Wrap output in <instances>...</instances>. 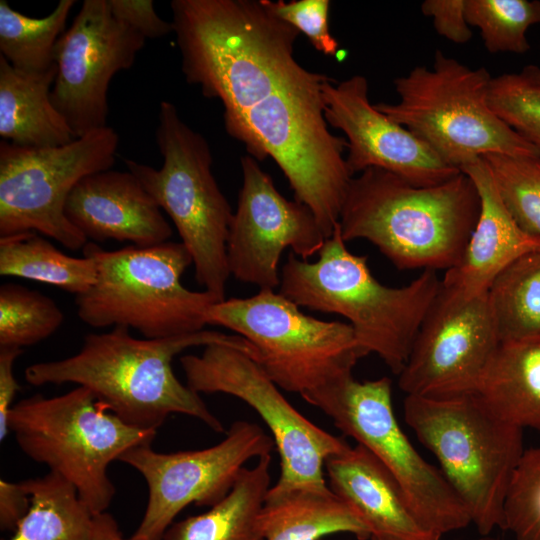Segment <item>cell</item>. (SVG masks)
Returning <instances> with one entry per match:
<instances>
[{
  "label": "cell",
  "instance_id": "1",
  "mask_svg": "<svg viewBox=\"0 0 540 540\" xmlns=\"http://www.w3.org/2000/svg\"><path fill=\"white\" fill-rule=\"evenodd\" d=\"M170 7L186 81L222 102L227 133L256 160L272 158L331 237L354 176L346 140L325 119L323 86L332 78L294 57L300 32L266 0H173Z\"/></svg>",
  "mask_w": 540,
  "mask_h": 540
},
{
  "label": "cell",
  "instance_id": "2",
  "mask_svg": "<svg viewBox=\"0 0 540 540\" xmlns=\"http://www.w3.org/2000/svg\"><path fill=\"white\" fill-rule=\"evenodd\" d=\"M213 343L233 345L253 358L256 348L237 334L201 330L162 339H139L126 327L90 333L79 351L69 357L39 362L25 369V380L34 386L74 383L87 388L124 423L157 431L171 414L194 417L215 432L222 422L208 409L200 394L179 381L172 361L180 352Z\"/></svg>",
  "mask_w": 540,
  "mask_h": 540
},
{
  "label": "cell",
  "instance_id": "3",
  "mask_svg": "<svg viewBox=\"0 0 540 540\" xmlns=\"http://www.w3.org/2000/svg\"><path fill=\"white\" fill-rule=\"evenodd\" d=\"M481 201L463 172L432 186H416L383 169L353 177L339 217L347 242L365 239L399 270H448L462 257Z\"/></svg>",
  "mask_w": 540,
  "mask_h": 540
},
{
  "label": "cell",
  "instance_id": "4",
  "mask_svg": "<svg viewBox=\"0 0 540 540\" xmlns=\"http://www.w3.org/2000/svg\"><path fill=\"white\" fill-rule=\"evenodd\" d=\"M440 288L433 270L402 287L380 283L367 257L347 249L337 225L315 262L288 256L279 292L299 307L347 318L364 355L377 354L399 375Z\"/></svg>",
  "mask_w": 540,
  "mask_h": 540
},
{
  "label": "cell",
  "instance_id": "5",
  "mask_svg": "<svg viewBox=\"0 0 540 540\" xmlns=\"http://www.w3.org/2000/svg\"><path fill=\"white\" fill-rule=\"evenodd\" d=\"M404 418L464 504L480 535L504 528V504L524 452L523 429L475 394L406 395Z\"/></svg>",
  "mask_w": 540,
  "mask_h": 540
},
{
  "label": "cell",
  "instance_id": "6",
  "mask_svg": "<svg viewBox=\"0 0 540 540\" xmlns=\"http://www.w3.org/2000/svg\"><path fill=\"white\" fill-rule=\"evenodd\" d=\"M83 254L96 262L97 279L75 296V305L79 319L93 328H133L148 339L192 334L203 330L209 307L219 302L182 284L193 260L181 242L117 250L88 242Z\"/></svg>",
  "mask_w": 540,
  "mask_h": 540
},
{
  "label": "cell",
  "instance_id": "7",
  "mask_svg": "<svg viewBox=\"0 0 540 540\" xmlns=\"http://www.w3.org/2000/svg\"><path fill=\"white\" fill-rule=\"evenodd\" d=\"M8 423L19 448L70 482L94 515L107 512L116 492L109 465L156 435L127 425L82 386L60 396L22 399Z\"/></svg>",
  "mask_w": 540,
  "mask_h": 540
},
{
  "label": "cell",
  "instance_id": "8",
  "mask_svg": "<svg viewBox=\"0 0 540 540\" xmlns=\"http://www.w3.org/2000/svg\"><path fill=\"white\" fill-rule=\"evenodd\" d=\"M491 80L484 67L470 68L438 50L432 69L416 66L394 80L398 103L375 106L460 171L488 154L540 156L490 108Z\"/></svg>",
  "mask_w": 540,
  "mask_h": 540
},
{
  "label": "cell",
  "instance_id": "9",
  "mask_svg": "<svg viewBox=\"0 0 540 540\" xmlns=\"http://www.w3.org/2000/svg\"><path fill=\"white\" fill-rule=\"evenodd\" d=\"M155 137L162 166L125 159L126 167L172 220L192 257L196 281L223 301L231 275L227 242L233 212L212 173L209 144L169 101L160 103Z\"/></svg>",
  "mask_w": 540,
  "mask_h": 540
},
{
  "label": "cell",
  "instance_id": "10",
  "mask_svg": "<svg viewBox=\"0 0 540 540\" xmlns=\"http://www.w3.org/2000/svg\"><path fill=\"white\" fill-rule=\"evenodd\" d=\"M206 321L249 341L272 381L301 396L352 372L365 356L349 323L309 316L275 290L216 302Z\"/></svg>",
  "mask_w": 540,
  "mask_h": 540
},
{
  "label": "cell",
  "instance_id": "11",
  "mask_svg": "<svg viewBox=\"0 0 540 540\" xmlns=\"http://www.w3.org/2000/svg\"><path fill=\"white\" fill-rule=\"evenodd\" d=\"M302 398L389 470L427 529L442 536L471 523L441 470L419 454L400 427L388 377L361 382L350 372Z\"/></svg>",
  "mask_w": 540,
  "mask_h": 540
},
{
  "label": "cell",
  "instance_id": "12",
  "mask_svg": "<svg viewBox=\"0 0 540 540\" xmlns=\"http://www.w3.org/2000/svg\"><path fill=\"white\" fill-rule=\"evenodd\" d=\"M180 364L193 391L234 396L266 424L280 456L274 489L329 487L326 461L351 446L303 416L252 356L233 345L213 343L199 355L181 357Z\"/></svg>",
  "mask_w": 540,
  "mask_h": 540
},
{
  "label": "cell",
  "instance_id": "13",
  "mask_svg": "<svg viewBox=\"0 0 540 540\" xmlns=\"http://www.w3.org/2000/svg\"><path fill=\"white\" fill-rule=\"evenodd\" d=\"M119 144L107 126L68 144L34 148L0 142V237L38 232L70 250L88 240L67 219L64 208L84 177L111 169Z\"/></svg>",
  "mask_w": 540,
  "mask_h": 540
},
{
  "label": "cell",
  "instance_id": "14",
  "mask_svg": "<svg viewBox=\"0 0 540 540\" xmlns=\"http://www.w3.org/2000/svg\"><path fill=\"white\" fill-rule=\"evenodd\" d=\"M274 441L258 424L234 422L219 443L208 448L161 453L151 444L129 449L119 461L144 478L148 500L144 516L132 535L162 540L168 527L187 506H213L232 489L245 464L270 455Z\"/></svg>",
  "mask_w": 540,
  "mask_h": 540
},
{
  "label": "cell",
  "instance_id": "15",
  "mask_svg": "<svg viewBox=\"0 0 540 540\" xmlns=\"http://www.w3.org/2000/svg\"><path fill=\"white\" fill-rule=\"evenodd\" d=\"M146 39L118 19L109 0H84L55 47L51 101L75 138L107 127L108 89L131 68Z\"/></svg>",
  "mask_w": 540,
  "mask_h": 540
},
{
  "label": "cell",
  "instance_id": "16",
  "mask_svg": "<svg viewBox=\"0 0 540 540\" xmlns=\"http://www.w3.org/2000/svg\"><path fill=\"white\" fill-rule=\"evenodd\" d=\"M242 186L227 242L230 274L260 290L280 286V257L286 248L307 260L326 237L305 204L287 200L250 155L241 158Z\"/></svg>",
  "mask_w": 540,
  "mask_h": 540
},
{
  "label": "cell",
  "instance_id": "17",
  "mask_svg": "<svg viewBox=\"0 0 540 540\" xmlns=\"http://www.w3.org/2000/svg\"><path fill=\"white\" fill-rule=\"evenodd\" d=\"M500 343L487 293L458 300L439 291L398 375V385L416 396L472 393Z\"/></svg>",
  "mask_w": 540,
  "mask_h": 540
},
{
  "label": "cell",
  "instance_id": "18",
  "mask_svg": "<svg viewBox=\"0 0 540 540\" xmlns=\"http://www.w3.org/2000/svg\"><path fill=\"white\" fill-rule=\"evenodd\" d=\"M368 81L354 75L323 86L325 119L346 136L347 166L391 172L416 186L442 183L461 171L447 165L425 142L392 121L369 100Z\"/></svg>",
  "mask_w": 540,
  "mask_h": 540
},
{
  "label": "cell",
  "instance_id": "19",
  "mask_svg": "<svg viewBox=\"0 0 540 540\" xmlns=\"http://www.w3.org/2000/svg\"><path fill=\"white\" fill-rule=\"evenodd\" d=\"M64 212L87 240L97 242L151 247L167 242L173 233L162 209L130 171L108 169L82 178Z\"/></svg>",
  "mask_w": 540,
  "mask_h": 540
},
{
  "label": "cell",
  "instance_id": "20",
  "mask_svg": "<svg viewBox=\"0 0 540 540\" xmlns=\"http://www.w3.org/2000/svg\"><path fill=\"white\" fill-rule=\"evenodd\" d=\"M480 196V213L459 262L446 270L441 293L469 300L487 293L495 278L522 255L540 250V237L524 231L512 216L482 157L461 168Z\"/></svg>",
  "mask_w": 540,
  "mask_h": 540
},
{
  "label": "cell",
  "instance_id": "21",
  "mask_svg": "<svg viewBox=\"0 0 540 540\" xmlns=\"http://www.w3.org/2000/svg\"><path fill=\"white\" fill-rule=\"evenodd\" d=\"M328 485L368 528L372 540H442L418 519L402 487L365 447L329 458Z\"/></svg>",
  "mask_w": 540,
  "mask_h": 540
},
{
  "label": "cell",
  "instance_id": "22",
  "mask_svg": "<svg viewBox=\"0 0 540 540\" xmlns=\"http://www.w3.org/2000/svg\"><path fill=\"white\" fill-rule=\"evenodd\" d=\"M56 64L41 73L12 67L0 55V136L18 146L46 148L76 139L51 101Z\"/></svg>",
  "mask_w": 540,
  "mask_h": 540
},
{
  "label": "cell",
  "instance_id": "23",
  "mask_svg": "<svg viewBox=\"0 0 540 540\" xmlns=\"http://www.w3.org/2000/svg\"><path fill=\"white\" fill-rule=\"evenodd\" d=\"M264 540H323L335 533L371 538L366 525L330 487L269 488L258 516Z\"/></svg>",
  "mask_w": 540,
  "mask_h": 540
},
{
  "label": "cell",
  "instance_id": "24",
  "mask_svg": "<svg viewBox=\"0 0 540 540\" xmlns=\"http://www.w3.org/2000/svg\"><path fill=\"white\" fill-rule=\"evenodd\" d=\"M472 393L501 419L540 431V336L501 342Z\"/></svg>",
  "mask_w": 540,
  "mask_h": 540
},
{
  "label": "cell",
  "instance_id": "25",
  "mask_svg": "<svg viewBox=\"0 0 540 540\" xmlns=\"http://www.w3.org/2000/svg\"><path fill=\"white\" fill-rule=\"evenodd\" d=\"M272 457L240 472L230 492L206 512L174 521L162 540H264L259 512L269 490Z\"/></svg>",
  "mask_w": 540,
  "mask_h": 540
},
{
  "label": "cell",
  "instance_id": "26",
  "mask_svg": "<svg viewBox=\"0 0 540 540\" xmlns=\"http://www.w3.org/2000/svg\"><path fill=\"white\" fill-rule=\"evenodd\" d=\"M31 505L7 540H94V514L57 473L21 481Z\"/></svg>",
  "mask_w": 540,
  "mask_h": 540
},
{
  "label": "cell",
  "instance_id": "27",
  "mask_svg": "<svg viewBox=\"0 0 540 540\" xmlns=\"http://www.w3.org/2000/svg\"><path fill=\"white\" fill-rule=\"evenodd\" d=\"M0 275L39 281L78 295L97 279L96 262L59 251L36 232L0 237Z\"/></svg>",
  "mask_w": 540,
  "mask_h": 540
},
{
  "label": "cell",
  "instance_id": "28",
  "mask_svg": "<svg viewBox=\"0 0 540 540\" xmlns=\"http://www.w3.org/2000/svg\"><path fill=\"white\" fill-rule=\"evenodd\" d=\"M487 296L501 342L540 336V250L508 265Z\"/></svg>",
  "mask_w": 540,
  "mask_h": 540
},
{
  "label": "cell",
  "instance_id": "29",
  "mask_svg": "<svg viewBox=\"0 0 540 540\" xmlns=\"http://www.w3.org/2000/svg\"><path fill=\"white\" fill-rule=\"evenodd\" d=\"M74 0H60L42 18H33L0 1V55L17 70L41 73L55 65V47L65 32Z\"/></svg>",
  "mask_w": 540,
  "mask_h": 540
},
{
  "label": "cell",
  "instance_id": "30",
  "mask_svg": "<svg viewBox=\"0 0 540 540\" xmlns=\"http://www.w3.org/2000/svg\"><path fill=\"white\" fill-rule=\"evenodd\" d=\"M64 314L50 297L15 283L0 286V347L34 345L54 334Z\"/></svg>",
  "mask_w": 540,
  "mask_h": 540
},
{
  "label": "cell",
  "instance_id": "31",
  "mask_svg": "<svg viewBox=\"0 0 540 540\" xmlns=\"http://www.w3.org/2000/svg\"><path fill=\"white\" fill-rule=\"evenodd\" d=\"M465 14L490 53L523 54L530 49L527 30L540 24V0H466Z\"/></svg>",
  "mask_w": 540,
  "mask_h": 540
},
{
  "label": "cell",
  "instance_id": "32",
  "mask_svg": "<svg viewBox=\"0 0 540 540\" xmlns=\"http://www.w3.org/2000/svg\"><path fill=\"white\" fill-rule=\"evenodd\" d=\"M488 103L492 111L540 155V68L492 77Z\"/></svg>",
  "mask_w": 540,
  "mask_h": 540
},
{
  "label": "cell",
  "instance_id": "33",
  "mask_svg": "<svg viewBox=\"0 0 540 540\" xmlns=\"http://www.w3.org/2000/svg\"><path fill=\"white\" fill-rule=\"evenodd\" d=\"M482 158L517 223L527 233L540 237V156L488 154Z\"/></svg>",
  "mask_w": 540,
  "mask_h": 540
},
{
  "label": "cell",
  "instance_id": "34",
  "mask_svg": "<svg viewBox=\"0 0 540 540\" xmlns=\"http://www.w3.org/2000/svg\"><path fill=\"white\" fill-rule=\"evenodd\" d=\"M504 530L515 540H540V447L524 450L504 504Z\"/></svg>",
  "mask_w": 540,
  "mask_h": 540
},
{
  "label": "cell",
  "instance_id": "35",
  "mask_svg": "<svg viewBox=\"0 0 540 540\" xmlns=\"http://www.w3.org/2000/svg\"><path fill=\"white\" fill-rule=\"evenodd\" d=\"M266 3L277 17L303 33L317 51L336 55L339 43L329 31V0H266Z\"/></svg>",
  "mask_w": 540,
  "mask_h": 540
},
{
  "label": "cell",
  "instance_id": "36",
  "mask_svg": "<svg viewBox=\"0 0 540 540\" xmlns=\"http://www.w3.org/2000/svg\"><path fill=\"white\" fill-rule=\"evenodd\" d=\"M113 14L145 39H158L173 32L172 22L155 11L152 0H109Z\"/></svg>",
  "mask_w": 540,
  "mask_h": 540
},
{
  "label": "cell",
  "instance_id": "37",
  "mask_svg": "<svg viewBox=\"0 0 540 540\" xmlns=\"http://www.w3.org/2000/svg\"><path fill=\"white\" fill-rule=\"evenodd\" d=\"M465 7L466 0H426L421 4V11L432 17L439 35L451 42L465 44L472 38Z\"/></svg>",
  "mask_w": 540,
  "mask_h": 540
},
{
  "label": "cell",
  "instance_id": "38",
  "mask_svg": "<svg viewBox=\"0 0 540 540\" xmlns=\"http://www.w3.org/2000/svg\"><path fill=\"white\" fill-rule=\"evenodd\" d=\"M22 354V349L0 347V440L3 441L9 431V414L12 402L20 386L14 375V364Z\"/></svg>",
  "mask_w": 540,
  "mask_h": 540
},
{
  "label": "cell",
  "instance_id": "39",
  "mask_svg": "<svg viewBox=\"0 0 540 540\" xmlns=\"http://www.w3.org/2000/svg\"><path fill=\"white\" fill-rule=\"evenodd\" d=\"M30 505V496L21 482L0 480V527L2 530H15L28 512Z\"/></svg>",
  "mask_w": 540,
  "mask_h": 540
},
{
  "label": "cell",
  "instance_id": "40",
  "mask_svg": "<svg viewBox=\"0 0 540 540\" xmlns=\"http://www.w3.org/2000/svg\"><path fill=\"white\" fill-rule=\"evenodd\" d=\"M94 540H140L133 536L124 538L117 521L108 512L94 516Z\"/></svg>",
  "mask_w": 540,
  "mask_h": 540
},
{
  "label": "cell",
  "instance_id": "41",
  "mask_svg": "<svg viewBox=\"0 0 540 540\" xmlns=\"http://www.w3.org/2000/svg\"><path fill=\"white\" fill-rule=\"evenodd\" d=\"M475 540H499V539L491 537L489 535H484V536L481 535V537H479V538H477Z\"/></svg>",
  "mask_w": 540,
  "mask_h": 540
}]
</instances>
